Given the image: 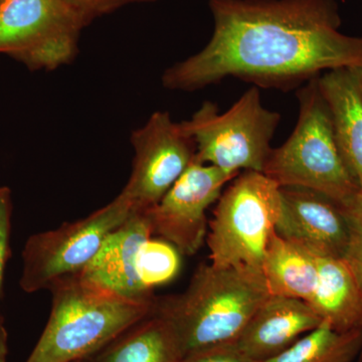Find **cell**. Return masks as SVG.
Listing matches in <instances>:
<instances>
[{
    "instance_id": "1",
    "label": "cell",
    "mask_w": 362,
    "mask_h": 362,
    "mask_svg": "<svg viewBox=\"0 0 362 362\" xmlns=\"http://www.w3.org/2000/svg\"><path fill=\"white\" fill-rule=\"evenodd\" d=\"M214 33L201 52L162 75L173 90L235 78L289 90L325 71L362 66V37L339 30L337 0H209Z\"/></svg>"
},
{
    "instance_id": "2",
    "label": "cell",
    "mask_w": 362,
    "mask_h": 362,
    "mask_svg": "<svg viewBox=\"0 0 362 362\" xmlns=\"http://www.w3.org/2000/svg\"><path fill=\"white\" fill-rule=\"evenodd\" d=\"M269 296L259 272L202 264L185 292L156 297L151 314L173 326L187 356L235 343Z\"/></svg>"
},
{
    "instance_id": "3",
    "label": "cell",
    "mask_w": 362,
    "mask_h": 362,
    "mask_svg": "<svg viewBox=\"0 0 362 362\" xmlns=\"http://www.w3.org/2000/svg\"><path fill=\"white\" fill-rule=\"evenodd\" d=\"M52 310L25 362H76L93 356L151 313L154 299H136L82 277L49 288Z\"/></svg>"
},
{
    "instance_id": "4",
    "label": "cell",
    "mask_w": 362,
    "mask_h": 362,
    "mask_svg": "<svg viewBox=\"0 0 362 362\" xmlns=\"http://www.w3.org/2000/svg\"><path fill=\"white\" fill-rule=\"evenodd\" d=\"M297 98L299 116L295 129L284 144L272 148L263 173L281 187L308 188L340 206H346L361 189L338 149L319 76L308 81Z\"/></svg>"
},
{
    "instance_id": "5",
    "label": "cell",
    "mask_w": 362,
    "mask_h": 362,
    "mask_svg": "<svg viewBox=\"0 0 362 362\" xmlns=\"http://www.w3.org/2000/svg\"><path fill=\"white\" fill-rule=\"evenodd\" d=\"M281 209V187L263 173L243 171L233 178L209 221L206 242L211 265L262 273Z\"/></svg>"
},
{
    "instance_id": "6",
    "label": "cell",
    "mask_w": 362,
    "mask_h": 362,
    "mask_svg": "<svg viewBox=\"0 0 362 362\" xmlns=\"http://www.w3.org/2000/svg\"><path fill=\"white\" fill-rule=\"evenodd\" d=\"M280 121V114L264 107L259 88L252 86L225 113L206 101L180 124L194 139L197 161L239 175L263 173Z\"/></svg>"
},
{
    "instance_id": "7",
    "label": "cell",
    "mask_w": 362,
    "mask_h": 362,
    "mask_svg": "<svg viewBox=\"0 0 362 362\" xmlns=\"http://www.w3.org/2000/svg\"><path fill=\"white\" fill-rule=\"evenodd\" d=\"M133 213L132 204L120 194L82 220L30 235L21 255V289L30 294L49 290L57 281L82 274Z\"/></svg>"
},
{
    "instance_id": "8",
    "label": "cell",
    "mask_w": 362,
    "mask_h": 362,
    "mask_svg": "<svg viewBox=\"0 0 362 362\" xmlns=\"http://www.w3.org/2000/svg\"><path fill=\"white\" fill-rule=\"evenodd\" d=\"M86 25L64 0H1L0 54L30 71H54L76 58Z\"/></svg>"
},
{
    "instance_id": "9",
    "label": "cell",
    "mask_w": 362,
    "mask_h": 362,
    "mask_svg": "<svg viewBox=\"0 0 362 362\" xmlns=\"http://www.w3.org/2000/svg\"><path fill=\"white\" fill-rule=\"evenodd\" d=\"M134 149L132 173L123 194L134 211L156 206L194 160V139L169 112L152 114L144 126L131 135Z\"/></svg>"
},
{
    "instance_id": "10",
    "label": "cell",
    "mask_w": 362,
    "mask_h": 362,
    "mask_svg": "<svg viewBox=\"0 0 362 362\" xmlns=\"http://www.w3.org/2000/svg\"><path fill=\"white\" fill-rule=\"evenodd\" d=\"M237 176L194 158L160 201L147 209L153 235L181 255L197 254L206 240V209Z\"/></svg>"
},
{
    "instance_id": "11",
    "label": "cell",
    "mask_w": 362,
    "mask_h": 362,
    "mask_svg": "<svg viewBox=\"0 0 362 362\" xmlns=\"http://www.w3.org/2000/svg\"><path fill=\"white\" fill-rule=\"evenodd\" d=\"M282 209L275 232L317 257L343 259L349 244V221L342 207L320 192L281 187Z\"/></svg>"
},
{
    "instance_id": "12",
    "label": "cell",
    "mask_w": 362,
    "mask_h": 362,
    "mask_svg": "<svg viewBox=\"0 0 362 362\" xmlns=\"http://www.w3.org/2000/svg\"><path fill=\"white\" fill-rule=\"evenodd\" d=\"M322 323L306 301L269 296L233 344L255 361L268 362Z\"/></svg>"
},
{
    "instance_id": "13",
    "label": "cell",
    "mask_w": 362,
    "mask_h": 362,
    "mask_svg": "<svg viewBox=\"0 0 362 362\" xmlns=\"http://www.w3.org/2000/svg\"><path fill=\"white\" fill-rule=\"evenodd\" d=\"M152 235L146 211H134L107 239L96 258L80 275L125 296L136 299L156 297L153 292L143 287L136 272L138 252Z\"/></svg>"
},
{
    "instance_id": "14",
    "label": "cell",
    "mask_w": 362,
    "mask_h": 362,
    "mask_svg": "<svg viewBox=\"0 0 362 362\" xmlns=\"http://www.w3.org/2000/svg\"><path fill=\"white\" fill-rule=\"evenodd\" d=\"M319 87L329 108L338 149L362 192V95L350 69L319 76Z\"/></svg>"
},
{
    "instance_id": "15",
    "label": "cell",
    "mask_w": 362,
    "mask_h": 362,
    "mask_svg": "<svg viewBox=\"0 0 362 362\" xmlns=\"http://www.w3.org/2000/svg\"><path fill=\"white\" fill-rule=\"evenodd\" d=\"M307 303L338 332L362 328V295L343 259L318 257V281Z\"/></svg>"
},
{
    "instance_id": "16",
    "label": "cell",
    "mask_w": 362,
    "mask_h": 362,
    "mask_svg": "<svg viewBox=\"0 0 362 362\" xmlns=\"http://www.w3.org/2000/svg\"><path fill=\"white\" fill-rule=\"evenodd\" d=\"M185 358L173 326L150 313L82 362H183Z\"/></svg>"
},
{
    "instance_id": "17",
    "label": "cell",
    "mask_w": 362,
    "mask_h": 362,
    "mask_svg": "<svg viewBox=\"0 0 362 362\" xmlns=\"http://www.w3.org/2000/svg\"><path fill=\"white\" fill-rule=\"evenodd\" d=\"M262 274L271 296L307 302L318 281V257L274 230L264 255Z\"/></svg>"
},
{
    "instance_id": "18",
    "label": "cell",
    "mask_w": 362,
    "mask_h": 362,
    "mask_svg": "<svg viewBox=\"0 0 362 362\" xmlns=\"http://www.w3.org/2000/svg\"><path fill=\"white\" fill-rule=\"evenodd\" d=\"M362 350V328L338 332L322 321L290 349L268 362H356Z\"/></svg>"
},
{
    "instance_id": "19",
    "label": "cell",
    "mask_w": 362,
    "mask_h": 362,
    "mask_svg": "<svg viewBox=\"0 0 362 362\" xmlns=\"http://www.w3.org/2000/svg\"><path fill=\"white\" fill-rule=\"evenodd\" d=\"M181 254L166 240L149 239L138 252L136 272L147 291L170 282L178 275Z\"/></svg>"
},
{
    "instance_id": "20",
    "label": "cell",
    "mask_w": 362,
    "mask_h": 362,
    "mask_svg": "<svg viewBox=\"0 0 362 362\" xmlns=\"http://www.w3.org/2000/svg\"><path fill=\"white\" fill-rule=\"evenodd\" d=\"M341 207L349 228V244L343 259L356 279L362 295V192Z\"/></svg>"
},
{
    "instance_id": "21",
    "label": "cell",
    "mask_w": 362,
    "mask_h": 362,
    "mask_svg": "<svg viewBox=\"0 0 362 362\" xmlns=\"http://www.w3.org/2000/svg\"><path fill=\"white\" fill-rule=\"evenodd\" d=\"M13 209L11 190L7 187H0V291L4 282L7 259L9 258V238Z\"/></svg>"
},
{
    "instance_id": "22",
    "label": "cell",
    "mask_w": 362,
    "mask_h": 362,
    "mask_svg": "<svg viewBox=\"0 0 362 362\" xmlns=\"http://www.w3.org/2000/svg\"><path fill=\"white\" fill-rule=\"evenodd\" d=\"M73 7L87 21L88 25L104 14L113 13L116 9L128 4L154 2L157 0H64Z\"/></svg>"
},
{
    "instance_id": "23",
    "label": "cell",
    "mask_w": 362,
    "mask_h": 362,
    "mask_svg": "<svg viewBox=\"0 0 362 362\" xmlns=\"http://www.w3.org/2000/svg\"><path fill=\"white\" fill-rule=\"evenodd\" d=\"M183 362H261L240 351L233 343L199 350L185 356Z\"/></svg>"
},
{
    "instance_id": "24",
    "label": "cell",
    "mask_w": 362,
    "mask_h": 362,
    "mask_svg": "<svg viewBox=\"0 0 362 362\" xmlns=\"http://www.w3.org/2000/svg\"><path fill=\"white\" fill-rule=\"evenodd\" d=\"M8 356V333L4 325V317L0 315V362H7Z\"/></svg>"
},
{
    "instance_id": "25",
    "label": "cell",
    "mask_w": 362,
    "mask_h": 362,
    "mask_svg": "<svg viewBox=\"0 0 362 362\" xmlns=\"http://www.w3.org/2000/svg\"><path fill=\"white\" fill-rule=\"evenodd\" d=\"M350 70H351L352 74H354V77H356L357 85H358L359 90H361L362 95V66H358V68H352L350 69Z\"/></svg>"
},
{
    "instance_id": "26",
    "label": "cell",
    "mask_w": 362,
    "mask_h": 362,
    "mask_svg": "<svg viewBox=\"0 0 362 362\" xmlns=\"http://www.w3.org/2000/svg\"><path fill=\"white\" fill-rule=\"evenodd\" d=\"M356 362H362V350L358 357H357Z\"/></svg>"
},
{
    "instance_id": "27",
    "label": "cell",
    "mask_w": 362,
    "mask_h": 362,
    "mask_svg": "<svg viewBox=\"0 0 362 362\" xmlns=\"http://www.w3.org/2000/svg\"><path fill=\"white\" fill-rule=\"evenodd\" d=\"M76 362H82V361H76Z\"/></svg>"
},
{
    "instance_id": "28",
    "label": "cell",
    "mask_w": 362,
    "mask_h": 362,
    "mask_svg": "<svg viewBox=\"0 0 362 362\" xmlns=\"http://www.w3.org/2000/svg\"><path fill=\"white\" fill-rule=\"evenodd\" d=\"M0 1H1V0H0Z\"/></svg>"
}]
</instances>
